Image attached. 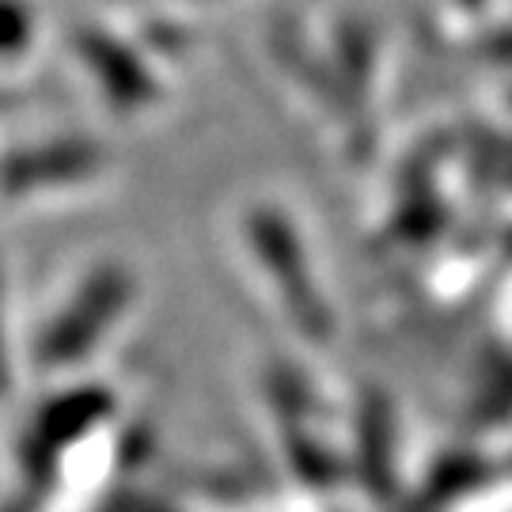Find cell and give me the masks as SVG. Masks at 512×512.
<instances>
[{
    "label": "cell",
    "instance_id": "5b68a950",
    "mask_svg": "<svg viewBox=\"0 0 512 512\" xmlns=\"http://www.w3.org/2000/svg\"><path fill=\"white\" fill-rule=\"evenodd\" d=\"M31 8L23 0H0V57H16L31 46Z\"/></svg>",
    "mask_w": 512,
    "mask_h": 512
},
{
    "label": "cell",
    "instance_id": "7a4b0ae2",
    "mask_svg": "<svg viewBox=\"0 0 512 512\" xmlns=\"http://www.w3.org/2000/svg\"><path fill=\"white\" fill-rule=\"evenodd\" d=\"M126 293L129 285L118 270L92 277L84 285V293L76 296L73 308L65 311L50 327V334L42 338V361L46 365H73L80 353H88V346L103 334V327L118 315V308L126 304Z\"/></svg>",
    "mask_w": 512,
    "mask_h": 512
},
{
    "label": "cell",
    "instance_id": "52a82bcc",
    "mask_svg": "<svg viewBox=\"0 0 512 512\" xmlns=\"http://www.w3.org/2000/svg\"><path fill=\"white\" fill-rule=\"evenodd\" d=\"M463 4H471V8H475V4H478V0H463Z\"/></svg>",
    "mask_w": 512,
    "mask_h": 512
},
{
    "label": "cell",
    "instance_id": "6da1fadb",
    "mask_svg": "<svg viewBox=\"0 0 512 512\" xmlns=\"http://www.w3.org/2000/svg\"><path fill=\"white\" fill-rule=\"evenodd\" d=\"M251 236H255L258 258L266 262V270L281 285L285 304L293 311V319L304 327V334L311 338H327L330 315L323 308V296L311 285V277L304 274V255H300V243H296L293 228L285 224L281 213L270 209H258L251 217Z\"/></svg>",
    "mask_w": 512,
    "mask_h": 512
},
{
    "label": "cell",
    "instance_id": "3957f363",
    "mask_svg": "<svg viewBox=\"0 0 512 512\" xmlns=\"http://www.w3.org/2000/svg\"><path fill=\"white\" fill-rule=\"evenodd\" d=\"M99 152L84 141H61V145H42L35 152H16L0 164V190L8 194H31L42 186L73 183L80 175L95 171Z\"/></svg>",
    "mask_w": 512,
    "mask_h": 512
},
{
    "label": "cell",
    "instance_id": "8992f818",
    "mask_svg": "<svg viewBox=\"0 0 512 512\" xmlns=\"http://www.w3.org/2000/svg\"><path fill=\"white\" fill-rule=\"evenodd\" d=\"M8 391V372H4V353H0V395Z\"/></svg>",
    "mask_w": 512,
    "mask_h": 512
},
{
    "label": "cell",
    "instance_id": "277c9868",
    "mask_svg": "<svg viewBox=\"0 0 512 512\" xmlns=\"http://www.w3.org/2000/svg\"><path fill=\"white\" fill-rule=\"evenodd\" d=\"M76 46H80L84 65L103 80V92H107L114 103H122V107H141V103H148V99L156 95L152 76L145 73V65L129 54L118 38L103 35V31H84V35L76 38Z\"/></svg>",
    "mask_w": 512,
    "mask_h": 512
}]
</instances>
